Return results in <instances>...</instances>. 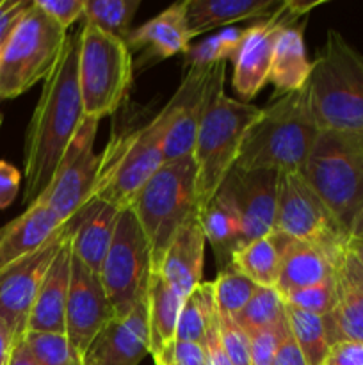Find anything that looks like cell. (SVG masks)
<instances>
[{
  "mask_svg": "<svg viewBox=\"0 0 363 365\" xmlns=\"http://www.w3.org/2000/svg\"><path fill=\"white\" fill-rule=\"evenodd\" d=\"M78 32L68 34L63 56L45 81L23 145V203H34L52 182L68 146L84 123L77 77Z\"/></svg>",
  "mask_w": 363,
  "mask_h": 365,
  "instance_id": "obj_1",
  "label": "cell"
},
{
  "mask_svg": "<svg viewBox=\"0 0 363 365\" xmlns=\"http://www.w3.org/2000/svg\"><path fill=\"white\" fill-rule=\"evenodd\" d=\"M320 134L312 116L306 86L276 96L248 128L235 170L295 173L305 168Z\"/></svg>",
  "mask_w": 363,
  "mask_h": 365,
  "instance_id": "obj_2",
  "label": "cell"
},
{
  "mask_svg": "<svg viewBox=\"0 0 363 365\" xmlns=\"http://www.w3.org/2000/svg\"><path fill=\"white\" fill-rule=\"evenodd\" d=\"M306 89L320 130L363 132V56L335 29L312 61Z\"/></svg>",
  "mask_w": 363,
  "mask_h": 365,
  "instance_id": "obj_3",
  "label": "cell"
},
{
  "mask_svg": "<svg viewBox=\"0 0 363 365\" xmlns=\"http://www.w3.org/2000/svg\"><path fill=\"white\" fill-rule=\"evenodd\" d=\"M169 130V114L159 110L148 123L125 130L116 128L100 153V168L91 200L120 210L128 209L146 182L166 163L164 139Z\"/></svg>",
  "mask_w": 363,
  "mask_h": 365,
  "instance_id": "obj_4",
  "label": "cell"
},
{
  "mask_svg": "<svg viewBox=\"0 0 363 365\" xmlns=\"http://www.w3.org/2000/svg\"><path fill=\"white\" fill-rule=\"evenodd\" d=\"M299 173L351 235L363 210V132L320 130Z\"/></svg>",
  "mask_w": 363,
  "mask_h": 365,
  "instance_id": "obj_5",
  "label": "cell"
},
{
  "mask_svg": "<svg viewBox=\"0 0 363 365\" xmlns=\"http://www.w3.org/2000/svg\"><path fill=\"white\" fill-rule=\"evenodd\" d=\"M130 209L148 239L153 273H159L174 235L189 220L198 216L192 155L166 160L146 182Z\"/></svg>",
  "mask_w": 363,
  "mask_h": 365,
  "instance_id": "obj_6",
  "label": "cell"
},
{
  "mask_svg": "<svg viewBox=\"0 0 363 365\" xmlns=\"http://www.w3.org/2000/svg\"><path fill=\"white\" fill-rule=\"evenodd\" d=\"M260 113V107L230 98L223 93L203 118L192 150L198 216L235 168L246 132Z\"/></svg>",
  "mask_w": 363,
  "mask_h": 365,
  "instance_id": "obj_7",
  "label": "cell"
},
{
  "mask_svg": "<svg viewBox=\"0 0 363 365\" xmlns=\"http://www.w3.org/2000/svg\"><path fill=\"white\" fill-rule=\"evenodd\" d=\"M77 77L84 116L103 120L117 113L134 81V56L123 39L84 21L78 31Z\"/></svg>",
  "mask_w": 363,
  "mask_h": 365,
  "instance_id": "obj_8",
  "label": "cell"
},
{
  "mask_svg": "<svg viewBox=\"0 0 363 365\" xmlns=\"http://www.w3.org/2000/svg\"><path fill=\"white\" fill-rule=\"evenodd\" d=\"M66 39L68 31L32 4L0 53L2 98H16L46 81L63 56Z\"/></svg>",
  "mask_w": 363,
  "mask_h": 365,
  "instance_id": "obj_9",
  "label": "cell"
},
{
  "mask_svg": "<svg viewBox=\"0 0 363 365\" xmlns=\"http://www.w3.org/2000/svg\"><path fill=\"white\" fill-rule=\"evenodd\" d=\"M274 232L308 242L335 266L351 246L347 232L299 171L280 175Z\"/></svg>",
  "mask_w": 363,
  "mask_h": 365,
  "instance_id": "obj_10",
  "label": "cell"
},
{
  "mask_svg": "<svg viewBox=\"0 0 363 365\" xmlns=\"http://www.w3.org/2000/svg\"><path fill=\"white\" fill-rule=\"evenodd\" d=\"M153 274L152 250L134 210H121L112 242L100 269L105 294L116 317L127 316L148 296Z\"/></svg>",
  "mask_w": 363,
  "mask_h": 365,
  "instance_id": "obj_11",
  "label": "cell"
},
{
  "mask_svg": "<svg viewBox=\"0 0 363 365\" xmlns=\"http://www.w3.org/2000/svg\"><path fill=\"white\" fill-rule=\"evenodd\" d=\"M224 78L226 63L189 68L177 93L164 107L169 114V130L164 139V159L177 160L192 155L203 118L224 93Z\"/></svg>",
  "mask_w": 363,
  "mask_h": 365,
  "instance_id": "obj_12",
  "label": "cell"
},
{
  "mask_svg": "<svg viewBox=\"0 0 363 365\" xmlns=\"http://www.w3.org/2000/svg\"><path fill=\"white\" fill-rule=\"evenodd\" d=\"M100 121L85 118L80 130L68 146L52 182L39 198L68 223L91 200L100 168V153H95V139Z\"/></svg>",
  "mask_w": 363,
  "mask_h": 365,
  "instance_id": "obj_13",
  "label": "cell"
},
{
  "mask_svg": "<svg viewBox=\"0 0 363 365\" xmlns=\"http://www.w3.org/2000/svg\"><path fill=\"white\" fill-rule=\"evenodd\" d=\"M70 235L68 223L46 245L27 257L0 269V319L7 324L14 341L27 334L28 317L38 298L46 269Z\"/></svg>",
  "mask_w": 363,
  "mask_h": 365,
  "instance_id": "obj_14",
  "label": "cell"
},
{
  "mask_svg": "<svg viewBox=\"0 0 363 365\" xmlns=\"http://www.w3.org/2000/svg\"><path fill=\"white\" fill-rule=\"evenodd\" d=\"M302 18L306 16H299L287 0L273 16L263 18L242 29V38L231 59L233 63L231 86L242 102L258 95L260 89L269 82L274 43L281 29L290 21L302 20Z\"/></svg>",
  "mask_w": 363,
  "mask_h": 365,
  "instance_id": "obj_15",
  "label": "cell"
},
{
  "mask_svg": "<svg viewBox=\"0 0 363 365\" xmlns=\"http://www.w3.org/2000/svg\"><path fill=\"white\" fill-rule=\"evenodd\" d=\"M116 317L98 274L71 257V280L68 292L64 334L82 360L96 335Z\"/></svg>",
  "mask_w": 363,
  "mask_h": 365,
  "instance_id": "obj_16",
  "label": "cell"
},
{
  "mask_svg": "<svg viewBox=\"0 0 363 365\" xmlns=\"http://www.w3.org/2000/svg\"><path fill=\"white\" fill-rule=\"evenodd\" d=\"M280 175L269 170L241 171L233 168L224 180L241 214V246L267 237L276 228Z\"/></svg>",
  "mask_w": 363,
  "mask_h": 365,
  "instance_id": "obj_17",
  "label": "cell"
},
{
  "mask_svg": "<svg viewBox=\"0 0 363 365\" xmlns=\"http://www.w3.org/2000/svg\"><path fill=\"white\" fill-rule=\"evenodd\" d=\"M149 355L148 299L114 317L95 337L82 365H139Z\"/></svg>",
  "mask_w": 363,
  "mask_h": 365,
  "instance_id": "obj_18",
  "label": "cell"
},
{
  "mask_svg": "<svg viewBox=\"0 0 363 365\" xmlns=\"http://www.w3.org/2000/svg\"><path fill=\"white\" fill-rule=\"evenodd\" d=\"M187 2H177L157 14L152 20L144 21L137 29H132L127 36L128 50L139 52V68L153 66L164 59L184 56L192 45V32L187 24Z\"/></svg>",
  "mask_w": 363,
  "mask_h": 365,
  "instance_id": "obj_19",
  "label": "cell"
},
{
  "mask_svg": "<svg viewBox=\"0 0 363 365\" xmlns=\"http://www.w3.org/2000/svg\"><path fill=\"white\" fill-rule=\"evenodd\" d=\"M337 302L324 316L330 346L338 342H363V264L349 246L347 253L335 266Z\"/></svg>",
  "mask_w": 363,
  "mask_h": 365,
  "instance_id": "obj_20",
  "label": "cell"
},
{
  "mask_svg": "<svg viewBox=\"0 0 363 365\" xmlns=\"http://www.w3.org/2000/svg\"><path fill=\"white\" fill-rule=\"evenodd\" d=\"M120 212L117 207L93 198L68 221L73 257L95 274H100L102 269L103 259L116 232Z\"/></svg>",
  "mask_w": 363,
  "mask_h": 365,
  "instance_id": "obj_21",
  "label": "cell"
},
{
  "mask_svg": "<svg viewBox=\"0 0 363 365\" xmlns=\"http://www.w3.org/2000/svg\"><path fill=\"white\" fill-rule=\"evenodd\" d=\"M205 245V232L199 217L196 216L178 230L167 248L159 274L182 299L187 298L201 284Z\"/></svg>",
  "mask_w": 363,
  "mask_h": 365,
  "instance_id": "obj_22",
  "label": "cell"
},
{
  "mask_svg": "<svg viewBox=\"0 0 363 365\" xmlns=\"http://www.w3.org/2000/svg\"><path fill=\"white\" fill-rule=\"evenodd\" d=\"M64 225L45 200H36L21 216L0 228V269L34 253Z\"/></svg>",
  "mask_w": 363,
  "mask_h": 365,
  "instance_id": "obj_23",
  "label": "cell"
},
{
  "mask_svg": "<svg viewBox=\"0 0 363 365\" xmlns=\"http://www.w3.org/2000/svg\"><path fill=\"white\" fill-rule=\"evenodd\" d=\"M280 245V273L276 291L281 298L301 289L313 287L330 280L335 274V264L320 250L308 242L273 232Z\"/></svg>",
  "mask_w": 363,
  "mask_h": 365,
  "instance_id": "obj_24",
  "label": "cell"
},
{
  "mask_svg": "<svg viewBox=\"0 0 363 365\" xmlns=\"http://www.w3.org/2000/svg\"><path fill=\"white\" fill-rule=\"evenodd\" d=\"M71 257H73V252H71L70 235H68L60 252L46 269L38 298L32 307L31 317H28L27 331L64 334V316H66L71 280Z\"/></svg>",
  "mask_w": 363,
  "mask_h": 365,
  "instance_id": "obj_25",
  "label": "cell"
},
{
  "mask_svg": "<svg viewBox=\"0 0 363 365\" xmlns=\"http://www.w3.org/2000/svg\"><path fill=\"white\" fill-rule=\"evenodd\" d=\"M308 16L290 21L278 34L274 43L269 82L274 86V98L299 91L308 84L312 61L305 48V27Z\"/></svg>",
  "mask_w": 363,
  "mask_h": 365,
  "instance_id": "obj_26",
  "label": "cell"
},
{
  "mask_svg": "<svg viewBox=\"0 0 363 365\" xmlns=\"http://www.w3.org/2000/svg\"><path fill=\"white\" fill-rule=\"evenodd\" d=\"M198 217L206 242L212 246L219 271L231 267V255L241 246L242 225L241 214L226 185H221L217 195L210 200L206 209Z\"/></svg>",
  "mask_w": 363,
  "mask_h": 365,
  "instance_id": "obj_27",
  "label": "cell"
},
{
  "mask_svg": "<svg viewBox=\"0 0 363 365\" xmlns=\"http://www.w3.org/2000/svg\"><path fill=\"white\" fill-rule=\"evenodd\" d=\"M280 0H189L187 24L192 36L242 20L269 18L281 7Z\"/></svg>",
  "mask_w": 363,
  "mask_h": 365,
  "instance_id": "obj_28",
  "label": "cell"
},
{
  "mask_svg": "<svg viewBox=\"0 0 363 365\" xmlns=\"http://www.w3.org/2000/svg\"><path fill=\"white\" fill-rule=\"evenodd\" d=\"M149 355L164 359L177 342V327L184 299L166 284L159 273L152 274L148 287Z\"/></svg>",
  "mask_w": 363,
  "mask_h": 365,
  "instance_id": "obj_29",
  "label": "cell"
},
{
  "mask_svg": "<svg viewBox=\"0 0 363 365\" xmlns=\"http://www.w3.org/2000/svg\"><path fill=\"white\" fill-rule=\"evenodd\" d=\"M231 267L258 287H276L280 273V245L274 234L242 245L231 255Z\"/></svg>",
  "mask_w": 363,
  "mask_h": 365,
  "instance_id": "obj_30",
  "label": "cell"
},
{
  "mask_svg": "<svg viewBox=\"0 0 363 365\" xmlns=\"http://www.w3.org/2000/svg\"><path fill=\"white\" fill-rule=\"evenodd\" d=\"M288 330L298 342L306 365H324L330 355V341H327L324 319L315 314L305 312L285 303Z\"/></svg>",
  "mask_w": 363,
  "mask_h": 365,
  "instance_id": "obj_31",
  "label": "cell"
},
{
  "mask_svg": "<svg viewBox=\"0 0 363 365\" xmlns=\"http://www.w3.org/2000/svg\"><path fill=\"white\" fill-rule=\"evenodd\" d=\"M217 305L214 298L212 282H201L182 305L177 327V341L198 342L205 339L206 328L216 314Z\"/></svg>",
  "mask_w": 363,
  "mask_h": 365,
  "instance_id": "obj_32",
  "label": "cell"
},
{
  "mask_svg": "<svg viewBox=\"0 0 363 365\" xmlns=\"http://www.w3.org/2000/svg\"><path fill=\"white\" fill-rule=\"evenodd\" d=\"M139 6L141 0H85L84 21L125 41Z\"/></svg>",
  "mask_w": 363,
  "mask_h": 365,
  "instance_id": "obj_33",
  "label": "cell"
},
{
  "mask_svg": "<svg viewBox=\"0 0 363 365\" xmlns=\"http://www.w3.org/2000/svg\"><path fill=\"white\" fill-rule=\"evenodd\" d=\"M246 334L280 327L287 321L285 302L276 287H258L248 305L235 316Z\"/></svg>",
  "mask_w": 363,
  "mask_h": 365,
  "instance_id": "obj_34",
  "label": "cell"
},
{
  "mask_svg": "<svg viewBox=\"0 0 363 365\" xmlns=\"http://www.w3.org/2000/svg\"><path fill=\"white\" fill-rule=\"evenodd\" d=\"M212 287L217 310L221 314L235 317L248 305L258 285L233 267H226L217 273L216 280L212 282Z\"/></svg>",
  "mask_w": 363,
  "mask_h": 365,
  "instance_id": "obj_35",
  "label": "cell"
},
{
  "mask_svg": "<svg viewBox=\"0 0 363 365\" xmlns=\"http://www.w3.org/2000/svg\"><path fill=\"white\" fill-rule=\"evenodd\" d=\"M242 38V29L224 27L216 34H210L203 41L191 45L184 53V61L189 68L210 66L217 63H228L233 59L235 50Z\"/></svg>",
  "mask_w": 363,
  "mask_h": 365,
  "instance_id": "obj_36",
  "label": "cell"
},
{
  "mask_svg": "<svg viewBox=\"0 0 363 365\" xmlns=\"http://www.w3.org/2000/svg\"><path fill=\"white\" fill-rule=\"evenodd\" d=\"M23 341L38 365H82L84 362L68 341L66 334L27 331Z\"/></svg>",
  "mask_w": 363,
  "mask_h": 365,
  "instance_id": "obj_37",
  "label": "cell"
},
{
  "mask_svg": "<svg viewBox=\"0 0 363 365\" xmlns=\"http://www.w3.org/2000/svg\"><path fill=\"white\" fill-rule=\"evenodd\" d=\"M283 302L287 305L295 307L299 310H305V312L315 314V316H327V314L333 310L335 302H337V287H335V274L330 280L322 282L319 285H313V287L301 289V291H295L292 294L285 296Z\"/></svg>",
  "mask_w": 363,
  "mask_h": 365,
  "instance_id": "obj_38",
  "label": "cell"
},
{
  "mask_svg": "<svg viewBox=\"0 0 363 365\" xmlns=\"http://www.w3.org/2000/svg\"><path fill=\"white\" fill-rule=\"evenodd\" d=\"M219 334L231 365H251L248 334L242 330L235 317L219 312Z\"/></svg>",
  "mask_w": 363,
  "mask_h": 365,
  "instance_id": "obj_39",
  "label": "cell"
},
{
  "mask_svg": "<svg viewBox=\"0 0 363 365\" xmlns=\"http://www.w3.org/2000/svg\"><path fill=\"white\" fill-rule=\"evenodd\" d=\"M288 334V324H283L267 330H258L248 334L249 353H251V365H273L274 355L280 346L281 339Z\"/></svg>",
  "mask_w": 363,
  "mask_h": 365,
  "instance_id": "obj_40",
  "label": "cell"
},
{
  "mask_svg": "<svg viewBox=\"0 0 363 365\" xmlns=\"http://www.w3.org/2000/svg\"><path fill=\"white\" fill-rule=\"evenodd\" d=\"M34 2L64 31H68L77 20L84 18L85 0H34Z\"/></svg>",
  "mask_w": 363,
  "mask_h": 365,
  "instance_id": "obj_41",
  "label": "cell"
},
{
  "mask_svg": "<svg viewBox=\"0 0 363 365\" xmlns=\"http://www.w3.org/2000/svg\"><path fill=\"white\" fill-rule=\"evenodd\" d=\"M34 0H0V53Z\"/></svg>",
  "mask_w": 363,
  "mask_h": 365,
  "instance_id": "obj_42",
  "label": "cell"
},
{
  "mask_svg": "<svg viewBox=\"0 0 363 365\" xmlns=\"http://www.w3.org/2000/svg\"><path fill=\"white\" fill-rule=\"evenodd\" d=\"M203 351H205V365H231L226 355L223 341L219 334V312L216 310L209 328H206L205 339L201 342Z\"/></svg>",
  "mask_w": 363,
  "mask_h": 365,
  "instance_id": "obj_43",
  "label": "cell"
},
{
  "mask_svg": "<svg viewBox=\"0 0 363 365\" xmlns=\"http://www.w3.org/2000/svg\"><path fill=\"white\" fill-rule=\"evenodd\" d=\"M153 362H167L173 365H205V351L198 342L177 341L173 349L164 359H157Z\"/></svg>",
  "mask_w": 363,
  "mask_h": 365,
  "instance_id": "obj_44",
  "label": "cell"
},
{
  "mask_svg": "<svg viewBox=\"0 0 363 365\" xmlns=\"http://www.w3.org/2000/svg\"><path fill=\"white\" fill-rule=\"evenodd\" d=\"M21 185V173L13 164L0 160V209H7L16 200Z\"/></svg>",
  "mask_w": 363,
  "mask_h": 365,
  "instance_id": "obj_45",
  "label": "cell"
},
{
  "mask_svg": "<svg viewBox=\"0 0 363 365\" xmlns=\"http://www.w3.org/2000/svg\"><path fill=\"white\" fill-rule=\"evenodd\" d=\"M324 365H363V342H338L331 346Z\"/></svg>",
  "mask_w": 363,
  "mask_h": 365,
  "instance_id": "obj_46",
  "label": "cell"
},
{
  "mask_svg": "<svg viewBox=\"0 0 363 365\" xmlns=\"http://www.w3.org/2000/svg\"><path fill=\"white\" fill-rule=\"evenodd\" d=\"M273 365H306L305 356H302L298 342L292 337L290 330L281 339L280 346L276 349V355H274Z\"/></svg>",
  "mask_w": 363,
  "mask_h": 365,
  "instance_id": "obj_47",
  "label": "cell"
},
{
  "mask_svg": "<svg viewBox=\"0 0 363 365\" xmlns=\"http://www.w3.org/2000/svg\"><path fill=\"white\" fill-rule=\"evenodd\" d=\"M7 365H38L36 359L32 356V353L28 351L27 344H25L23 337L20 341H14L13 349H11L9 362Z\"/></svg>",
  "mask_w": 363,
  "mask_h": 365,
  "instance_id": "obj_48",
  "label": "cell"
},
{
  "mask_svg": "<svg viewBox=\"0 0 363 365\" xmlns=\"http://www.w3.org/2000/svg\"><path fill=\"white\" fill-rule=\"evenodd\" d=\"M14 337L11 334V330L7 328V324L0 319V365H7L9 362L11 349H13Z\"/></svg>",
  "mask_w": 363,
  "mask_h": 365,
  "instance_id": "obj_49",
  "label": "cell"
},
{
  "mask_svg": "<svg viewBox=\"0 0 363 365\" xmlns=\"http://www.w3.org/2000/svg\"><path fill=\"white\" fill-rule=\"evenodd\" d=\"M351 245H359L363 246V210L359 212V216L356 217L354 225H352V230H351Z\"/></svg>",
  "mask_w": 363,
  "mask_h": 365,
  "instance_id": "obj_50",
  "label": "cell"
},
{
  "mask_svg": "<svg viewBox=\"0 0 363 365\" xmlns=\"http://www.w3.org/2000/svg\"><path fill=\"white\" fill-rule=\"evenodd\" d=\"M351 250H352V252H354V255L358 257L359 262L363 264V246H359V245H351Z\"/></svg>",
  "mask_w": 363,
  "mask_h": 365,
  "instance_id": "obj_51",
  "label": "cell"
},
{
  "mask_svg": "<svg viewBox=\"0 0 363 365\" xmlns=\"http://www.w3.org/2000/svg\"><path fill=\"white\" fill-rule=\"evenodd\" d=\"M155 365H173V364H167V362H155Z\"/></svg>",
  "mask_w": 363,
  "mask_h": 365,
  "instance_id": "obj_52",
  "label": "cell"
},
{
  "mask_svg": "<svg viewBox=\"0 0 363 365\" xmlns=\"http://www.w3.org/2000/svg\"><path fill=\"white\" fill-rule=\"evenodd\" d=\"M2 123H4V116H0V130H2Z\"/></svg>",
  "mask_w": 363,
  "mask_h": 365,
  "instance_id": "obj_53",
  "label": "cell"
},
{
  "mask_svg": "<svg viewBox=\"0 0 363 365\" xmlns=\"http://www.w3.org/2000/svg\"><path fill=\"white\" fill-rule=\"evenodd\" d=\"M4 102V98H2V95H0V103H2Z\"/></svg>",
  "mask_w": 363,
  "mask_h": 365,
  "instance_id": "obj_54",
  "label": "cell"
}]
</instances>
